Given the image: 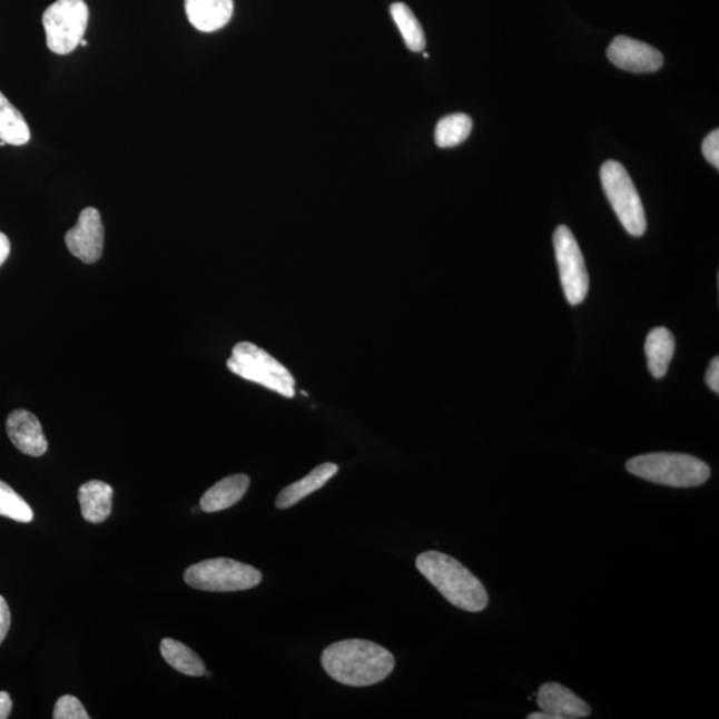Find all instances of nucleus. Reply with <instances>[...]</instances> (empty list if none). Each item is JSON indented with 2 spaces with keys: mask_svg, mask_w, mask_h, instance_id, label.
<instances>
[{
  "mask_svg": "<svg viewBox=\"0 0 719 719\" xmlns=\"http://www.w3.org/2000/svg\"><path fill=\"white\" fill-rule=\"evenodd\" d=\"M322 663L335 681L363 688L384 681L395 669V657L376 642L344 640L323 651Z\"/></svg>",
  "mask_w": 719,
  "mask_h": 719,
  "instance_id": "1",
  "label": "nucleus"
},
{
  "mask_svg": "<svg viewBox=\"0 0 719 719\" xmlns=\"http://www.w3.org/2000/svg\"><path fill=\"white\" fill-rule=\"evenodd\" d=\"M418 572L453 607L466 612H483L490 602L483 583L461 562L440 552H424L416 560Z\"/></svg>",
  "mask_w": 719,
  "mask_h": 719,
  "instance_id": "2",
  "label": "nucleus"
},
{
  "mask_svg": "<svg viewBox=\"0 0 719 719\" xmlns=\"http://www.w3.org/2000/svg\"><path fill=\"white\" fill-rule=\"evenodd\" d=\"M627 471L650 483L673 486H700L710 477L702 460L683 453H648L630 459Z\"/></svg>",
  "mask_w": 719,
  "mask_h": 719,
  "instance_id": "3",
  "label": "nucleus"
},
{
  "mask_svg": "<svg viewBox=\"0 0 719 719\" xmlns=\"http://www.w3.org/2000/svg\"><path fill=\"white\" fill-rule=\"evenodd\" d=\"M228 370L235 375L279 393L284 397L295 396V378L282 363L254 343H239L227 360Z\"/></svg>",
  "mask_w": 719,
  "mask_h": 719,
  "instance_id": "4",
  "label": "nucleus"
},
{
  "mask_svg": "<svg viewBox=\"0 0 719 719\" xmlns=\"http://www.w3.org/2000/svg\"><path fill=\"white\" fill-rule=\"evenodd\" d=\"M601 183L617 217L632 236L647 230V215L632 178L619 161L609 160L601 167Z\"/></svg>",
  "mask_w": 719,
  "mask_h": 719,
  "instance_id": "5",
  "label": "nucleus"
},
{
  "mask_svg": "<svg viewBox=\"0 0 719 719\" xmlns=\"http://www.w3.org/2000/svg\"><path fill=\"white\" fill-rule=\"evenodd\" d=\"M262 579L256 568L230 559L203 561L185 573L189 587L206 592H239L259 585Z\"/></svg>",
  "mask_w": 719,
  "mask_h": 719,
  "instance_id": "6",
  "label": "nucleus"
},
{
  "mask_svg": "<svg viewBox=\"0 0 719 719\" xmlns=\"http://www.w3.org/2000/svg\"><path fill=\"white\" fill-rule=\"evenodd\" d=\"M88 17L85 0H57L43 13L47 47L58 56L72 52L83 40Z\"/></svg>",
  "mask_w": 719,
  "mask_h": 719,
  "instance_id": "7",
  "label": "nucleus"
},
{
  "mask_svg": "<svg viewBox=\"0 0 719 719\" xmlns=\"http://www.w3.org/2000/svg\"><path fill=\"white\" fill-rule=\"evenodd\" d=\"M553 244L567 301L579 305L585 301L589 292L588 269L579 243L571 229L560 226L554 230Z\"/></svg>",
  "mask_w": 719,
  "mask_h": 719,
  "instance_id": "8",
  "label": "nucleus"
},
{
  "mask_svg": "<svg viewBox=\"0 0 719 719\" xmlns=\"http://www.w3.org/2000/svg\"><path fill=\"white\" fill-rule=\"evenodd\" d=\"M66 246L77 259L97 263L105 247V228L97 208L88 207L81 211L77 226L65 237Z\"/></svg>",
  "mask_w": 719,
  "mask_h": 719,
  "instance_id": "9",
  "label": "nucleus"
},
{
  "mask_svg": "<svg viewBox=\"0 0 719 719\" xmlns=\"http://www.w3.org/2000/svg\"><path fill=\"white\" fill-rule=\"evenodd\" d=\"M610 62L621 70L648 73L660 70L663 57L653 46L628 37H617L608 49Z\"/></svg>",
  "mask_w": 719,
  "mask_h": 719,
  "instance_id": "10",
  "label": "nucleus"
},
{
  "mask_svg": "<svg viewBox=\"0 0 719 719\" xmlns=\"http://www.w3.org/2000/svg\"><path fill=\"white\" fill-rule=\"evenodd\" d=\"M7 433H9L12 444L27 456H43L49 447L42 425H40L38 417L29 411H13L7 418Z\"/></svg>",
  "mask_w": 719,
  "mask_h": 719,
  "instance_id": "11",
  "label": "nucleus"
},
{
  "mask_svg": "<svg viewBox=\"0 0 719 719\" xmlns=\"http://www.w3.org/2000/svg\"><path fill=\"white\" fill-rule=\"evenodd\" d=\"M541 711L554 719H580L590 716L589 705L571 689L558 682L542 684L538 695Z\"/></svg>",
  "mask_w": 719,
  "mask_h": 719,
  "instance_id": "12",
  "label": "nucleus"
},
{
  "mask_svg": "<svg viewBox=\"0 0 719 719\" xmlns=\"http://www.w3.org/2000/svg\"><path fill=\"white\" fill-rule=\"evenodd\" d=\"M186 12L196 30L215 32L233 18L234 0H186Z\"/></svg>",
  "mask_w": 719,
  "mask_h": 719,
  "instance_id": "13",
  "label": "nucleus"
},
{
  "mask_svg": "<svg viewBox=\"0 0 719 719\" xmlns=\"http://www.w3.org/2000/svg\"><path fill=\"white\" fill-rule=\"evenodd\" d=\"M249 477L246 474H234L216 483L200 500L201 511L207 513L226 511L239 503L249 487Z\"/></svg>",
  "mask_w": 719,
  "mask_h": 719,
  "instance_id": "14",
  "label": "nucleus"
},
{
  "mask_svg": "<svg viewBox=\"0 0 719 719\" xmlns=\"http://www.w3.org/2000/svg\"><path fill=\"white\" fill-rule=\"evenodd\" d=\"M114 490L104 481L92 480L80 486L79 504L88 522L99 524L110 518Z\"/></svg>",
  "mask_w": 719,
  "mask_h": 719,
  "instance_id": "15",
  "label": "nucleus"
},
{
  "mask_svg": "<svg viewBox=\"0 0 719 719\" xmlns=\"http://www.w3.org/2000/svg\"><path fill=\"white\" fill-rule=\"evenodd\" d=\"M338 472L336 464L327 463L315 467L308 476L296 481L279 493L276 499L277 509H289L290 506L301 503V501L309 494L321 490L328 481Z\"/></svg>",
  "mask_w": 719,
  "mask_h": 719,
  "instance_id": "16",
  "label": "nucleus"
},
{
  "mask_svg": "<svg viewBox=\"0 0 719 719\" xmlns=\"http://www.w3.org/2000/svg\"><path fill=\"white\" fill-rule=\"evenodd\" d=\"M676 341L673 334L664 327L650 331L646 343L648 368L656 378L667 375L671 358L674 356Z\"/></svg>",
  "mask_w": 719,
  "mask_h": 719,
  "instance_id": "17",
  "label": "nucleus"
},
{
  "mask_svg": "<svg viewBox=\"0 0 719 719\" xmlns=\"http://www.w3.org/2000/svg\"><path fill=\"white\" fill-rule=\"evenodd\" d=\"M160 651L169 667H173L179 673L193 677L206 674L205 662L185 643L166 639L161 641Z\"/></svg>",
  "mask_w": 719,
  "mask_h": 719,
  "instance_id": "18",
  "label": "nucleus"
},
{
  "mask_svg": "<svg viewBox=\"0 0 719 719\" xmlns=\"http://www.w3.org/2000/svg\"><path fill=\"white\" fill-rule=\"evenodd\" d=\"M30 138V128L23 115L0 92V140L6 145L24 146Z\"/></svg>",
  "mask_w": 719,
  "mask_h": 719,
  "instance_id": "19",
  "label": "nucleus"
},
{
  "mask_svg": "<svg viewBox=\"0 0 719 719\" xmlns=\"http://www.w3.org/2000/svg\"><path fill=\"white\" fill-rule=\"evenodd\" d=\"M472 119L465 114H453L441 119L434 132V139L440 148L456 147L472 132Z\"/></svg>",
  "mask_w": 719,
  "mask_h": 719,
  "instance_id": "20",
  "label": "nucleus"
},
{
  "mask_svg": "<svg viewBox=\"0 0 719 719\" xmlns=\"http://www.w3.org/2000/svg\"><path fill=\"white\" fill-rule=\"evenodd\" d=\"M391 13L400 32H402L406 47H408L411 51H423L426 45L425 33L422 24H420L415 13L412 12L410 7L404 3L392 4Z\"/></svg>",
  "mask_w": 719,
  "mask_h": 719,
  "instance_id": "21",
  "label": "nucleus"
},
{
  "mask_svg": "<svg viewBox=\"0 0 719 719\" xmlns=\"http://www.w3.org/2000/svg\"><path fill=\"white\" fill-rule=\"evenodd\" d=\"M0 515L17 522H31L33 520L31 506L2 480H0Z\"/></svg>",
  "mask_w": 719,
  "mask_h": 719,
  "instance_id": "22",
  "label": "nucleus"
},
{
  "mask_svg": "<svg viewBox=\"0 0 719 719\" xmlns=\"http://www.w3.org/2000/svg\"><path fill=\"white\" fill-rule=\"evenodd\" d=\"M53 718L56 719H88L83 705L80 703L77 697L63 696L60 697L56 710H53Z\"/></svg>",
  "mask_w": 719,
  "mask_h": 719,
  "instance_id": "23",
  "label": "nucleus"
},
{
  "mask_svg": "<svg viewBox=\"0 0 719 719\" xmlns=\"http://www.w3.org/2000/svg\"><path fill=\"white\" fill-rule=\"evenodd\" d=\"M702 152L705 158L710 162L711 166H715L716 169H719V131L715 130L710 132L707 138H705L702 144Z\"/></svg>",
  "mask_w": 719,
  "mask_h": 719,
  "instance_id": "24",
  "label": "nucleus"
},
{
  "mask_svg": "<svg viewBox=\"0 0 719 719\" xmlns=\"http://www.w3.org/2000/svg\"><path fill=\"white\" fill-rule=\"evenodd\" d=\"M11 626V613L6 600L0 595V643L6 639Z\"/></svg>",
  "mask_w": 719,
  "mask_h": 719,
  "instance_id": "25",
  "label": "nucleus"
},
{
  "mask_svg": "<svg viewBox=\"0 0 719 719\" xmlns=\"http://www.w3.org/2000/svg\"><path fill=\"white\" fill-rule=\"evenodd\" d=\"M707 384L711 391L719 393V358L715 357L711 360L709 370L707 372Z\"/></svg>",
  "mask_w": 719,
  "mask_h": 719,
  "instance_id": "26",
  "label": "nucleus"
},
{
  "mask_svg": "<svg viewBox=\"0 0 719 719\" xmlns=\"http://www.w3.org/2000/svg\"><path fill=\"white\" fill-rule=\"evenodd\" d=\"M11 710L12 701L9 693H6V691H0V719L9 718Z\"/></svg>",
  "mask_w": 719,
  "mask_h": 719,
  "instance_id": "27",
  "label": "nucleus"
},
{
  "mask_svg": "<svg viewBox=\"0 0 719 719\" xmlns=\"http://www.w3.org/2000/svg\"><path fill=\"white\" fill-rule=\"evenodd\" d=\"M11 250L9 237L3 233H0V267L3 266L7 257H9Z\"/></svg>",
  "mask_w": 719,
  "mask_h": 719,
  "instance_id": "28",
  "label": "nucleus"
},
{
  "mask_svg": "<svg viewBox=\"0 0 719 719\" xmlns=\"http://www.w3.org/2000/svg\"><path fill=\"white\" fill-rule=\"evenodd\" d=\"M80 45H81V46H83V47H86V46H87V40H85V39H83V40H81Z\"/></svg>",
  "mask_w": 719,
  "mask_h": 719,
  "instance_id": "29",
  "label": "nucleus"
}]
</instances>
